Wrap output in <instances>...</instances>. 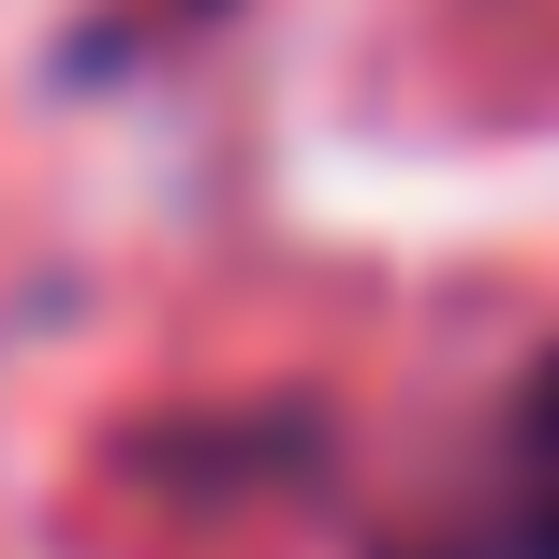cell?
Listing matches in <instances>:
<instances>
[{"mask_svg": "<svg viewBox=\"0 0 559 559\" xmlns=\"http://www.w3.org/2000/svg\"><path fill=\"white\" fill-rule=\"evenodd\" d=\"M397 559H559V354L515 383L501 413V456H486V501H456L427 545Z\"/></svg>", "mask_w": 559, "mask_h": 559, "instance_id": "1", "label": "cell"}]
</instances>
